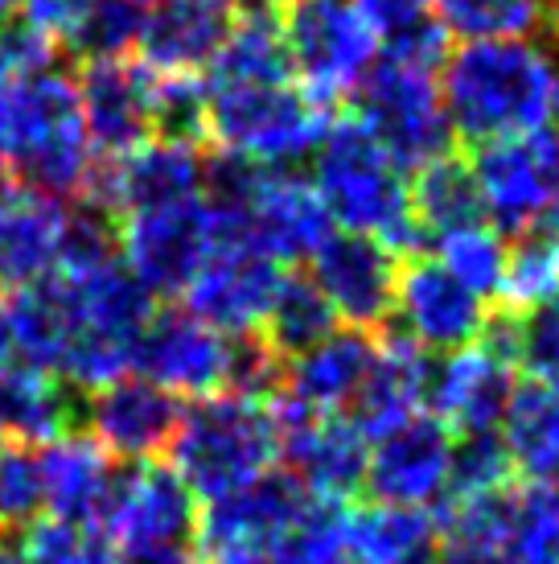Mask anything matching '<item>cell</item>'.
Returning a JSON list of instances; mask_svg holds the SVG:
<instances>
[{
  "label": "cell",
  "instance_id": "6da1fadb",
  "mask_svg": "<svg viewBox=\"0 0 559 564\" xmlns=\"http://www.w3.org/2000/svg\"><path fill=\"white\" fill-rule=\"evenodd\" d=\"M436 83L452 137L473 149L544 132L556 116V66L544 46L523 37L465 42L445 54Z\"/></svg>",
  "mask_w": 559,
  "mask_h": 564
},
{
  "label": "cell",
  "instance_id": "7a4b0ae2",
  "mask_svg": "<svg viewBox=\"0 0 559 564\" xmlns=\"http://www.w3.org/2000/svg\"><path fill=\"white\" fill-rule=\"evenodd\" d=\"M99 165L83 124L78 79L58 63L17 75L0 91V177L75 203Z\"/></svg>",
  "mask_w": 559,
  "mask_h": 564
},
{
  "label": "cell",
  "instance_id": "3957f363",
  "mask_svg": "<svg viewBox=\"0 0 559 564\" xmlns=\"http://www.w3.org/2000/svg\"><path fill=\"white\" fill-rule=\"evenodd\" d=\"M313 186L326 203L333 227L383 239L399 256H419L428 248L412 219L407 173L383 153L358 116L333 120L321 144L313 149Z\"/></svg>",
  "mask_w": 559,
  "mask_h": 564
},
{
  "label": "cell",
  "instance_id": "277c9868",
  "mask_svg": "<svg viewBox=\"0 0 559 564\" xmlns=\"http://www.w3.org/2000/svg\"><path fill=\"white\" fill-rule=\"evenodd\" d=\"M276 457L280 429L272 400L234 392L202 395L182 408V424L169 445V466L206 502L267 474Z\"/></svg>",
  "mask_w": 559,
  "mask_h": 564
},
{
  "label": "cell",
  "instance_id": "5b68a950",
  "mask_svg": "<svg viewBox=\"0 0 559 564\" xmlns=\"http://www.w3.org/2000/svg\"><path fill=\"white\" fill-rule=\"evenodd\" d=\"M333 111L296 83H210L206 141L264 170H293L313 158Z\"/></svg>",
  "mask_w": 559,
  "mask_h": 564
},
{
  "label": "cell",
  "instance_id": "8992f818",
  "mask_svg": "<svg viewBox=\"0 0 559 564\" xmlns=\"http://www.w3.org/2000/svg\"><path fill=\"white\" fill-rule=\"evenodd\" d=\"M350 99L354 116L404 173L424 170L428 161L457 149L436 70L383 58L362 75Z\"/></svg>",
  "mask_w": 559,
  "mask_h": 564
},
{
  "label": "cell",
  "instance_id": "52a82bcc",
  "mask_svg": "<svg viewBox=\"0 0 559 564\" xmlns=\"http://www.w3.org/2000/svg\"><path fill=\"white\" fill-rule=\"evenodd\" d=\"M280 33L293 63V79L333 108L350 99L379 58V37L354 0H280Z\"/></svg>",
  "mask_w": 559,
  "mask_h": 564
},
{
  "label": "cell",
  "instance_id": "ba28073f",
  "mask_svg": "<svg viewBox=\"0 0 559 564\" xmlns=\"http://www.w3.org/2000/svg\"><path fill=\"white\" fill-rule=\"evenodd\" d=\"M95 535L111 549H202V507L165 462H120Z\"/></svg>",
  "mask_w": 559,
  "mask_h": 564
},
{
  "label": "cell",
  "instance_id": "9c48e42d",
  "mask_svg": "<svg viewBox=\"0 0 559 564\" xmlns=\"http://www.w3.org/2000/svg\"><path fill=\"white\" fill-rule=\"evenodd\" d=\"M469 165L482 186L485 223L502 236H527L530 227L559 219V144L551 128L478 144Z\"/></svg>",
  "mask_w": 559,
  "mask_h": 564
},
{
  "label": "cell",
  "instance_id": "30bf717a",
  "mask_svg": "<svg viewBox=\"0 0 559 564\" xmlns=\"http://www.w3.org/2000/svg\"><path fill=\"white\" fill-rule=\"evenodd\" d=\"M215 248L218 231L206 198L120 219V260L153 297H182Z\"/></svg>",
  "mask_w": 559,
  "mask_h": 564
},
{
  "label": "cell",
  "instance_id": "8fae6325",
  "mask_svg": "<svg viewBox=\"0 0 559 564\" xmlns=\"http://www.w3.org/2000/svg\"><path fill=\"white\" fill-rule=\"evenodd\" d=\"M280 429L284 470L309 490L313 499L350 502L366 482L371 441L358 433L346 412H309L288 395L272 400Z\"/></svg>",
  "mask_w": 559,
  "mask_h": 564
},
{
  "label": "cell",
  "instance_id": "7c38bea8",
  "mask_svg": "<svg viewBox=\"0 0 559 564\" xmlns=\"http://www.w3.org/2000/svg\"><path fill=\"white\" fill-rule=\"evenodd\" d=\"M490 305L461 284L436 256H407L395 293V326L428 355H452L482 343Z\"/></svg>",
  "mask_w": 559,
  "mask_h": 564
},
{
  "label": "cell",
  "instance_id": "4fadbf2b",
  "mask_svg": "<svg viewBox=\"0 0 559 564\" xmlns=\"http://www.w3.org/2000/svg\"><path fill=\"white\" fill-rule=\"evenodd\" d=\"M404 256L362 231H333L309 260V276L326 293L333 314L358 329H387L395 317Z\"/></svg>",
  "mask_w": 559,
  "mask_h": 564
},
{
  "label": "cell",
  "instance_id": "5bb4252c",
  "mask_svg": "<svg viewBox=\"0 0 559 564\" xmlns=\"http://www.w3.org/2000/svg\"><path fill=\"white\" fill-rule=\"evenodd\" d=\"M227 362H231V334L206 326L189 310L165 305L153 310L140 334L132 371L161 383L177 400H202L227 388Z\"/></svg>",
  "mask_w": 559,
  "mask_h": 564
},
{
  "label": "cell",
  "instance_id": "9a60e30c",
  "mask_svg": "<svg viewBox=\"0 0 559 564\" xmlns=\"http://www.w3.org/2000/svg\"><path fill=\"white\" fill-rule=\"evenodd\" d=\"M182 400L144 376H120L83 395V433H91L116 462H161L169 454Z\"/></svg>",
  "mask_w": 559,
  "mask_h": 564
},
{
  "label": "cell",
  "instance_id": "2e32d148",
  "mask_svg": "<svg viewBox=\"0 0 559 564\" xmlns=\"http://www.w3.org/2000/svg\"><path fill=\"white\" fill-rule=\"evenodd\" d=\"M452 445L457 433L449 424L432 412H416L412 421L374 441L362 490L371 502L387 507H428L449 490Z\"/></svg>",
  "mask_w": 559,
  "mask_h": 564
},
{
  "label": "cell",
  "instance_id": "e0dca14e",
  "mask_svg": "<svg viewBox=\"0 0 559 564\" xmlns=\"http://www.w3.org/2000/svg\"><path fill=\"white\" fill-rule=\"evenodd\" d=\"M284 281V264L255 243H222L206 256L186 284V310L222 334H251L267 317V305Z\"/></svg>",
  "mask_w": 559,
  "mask_h": 564
},
{
  "label": "cell",
  "instance_id": "ac0fdd59",
  "mask_svg": "<svg viewBox=\"0 0 559 564\" xmlns=\"http://www.w3.org/2000/svg\"><path fill=\"white\" fill-rule=\"evenodd\" d=\"M75 79L95 158L116 161L153 141V70L140 58H91Z\"/></svg>",
  "mask_w": 559,
  "mask_h": 564
},
{
  "label": "cell",
  "instance_id": "d6986e66",
  "mask_svg": "<svg viewBox=\"0 0 559 564\" xmlns=\"http://www.w3.org/2000/svg\"><path fill=\"white\" fill-rule=\"evenodd\" d=\"M313 507V495L296 482L288 470H272L251 478L222 499L206 502L202 535L198 544L206 549H255L272 552L305 519Z\"/></svg>",
  "mask_w": 559,
  "mask_h": 564
},
{
  "label": "cell",
  "instance_id": "ffe728a7",
  "mask_svg": "<svg viewBox=\"0 0 559 564\" xmlns=\"http://www.w3.org/2000/svg\"><path fill=\"white\" fill-rule=\"evenodd\" d=\"M251 243L280 264H305L338 227L313 177L296 170H260L248 203Z\"/></svg>",
  "mask_w": 559,
  "mask_h": 564
},
{
  "label": "cell",
  "instance_id": "44dd1931",
  "mask_svg": "<svg viewBox=\"0 0 559 564\" xmlns=\"http://www.w3.org/2000/svg\"><path fill=\"white\" fill-rule=\"evenodd\" d=\"M514 392V362L497 359L482 343L432 359L424 404L449 424L457 437L497 433Z\"/></svg>",
  "mask_w": 559,
  "mask_h": 564
},
{
  "label": "cell",
  "instance_id": "7402d4cb",
  "mask_svg": "<svg viewBox=\"0 0 559 564\" xmlns=\"http://www.w3.org/2000/svg\"><path fill=\"white\" fill-rule=\"evenodd\" d=\"M70 203L0 177V297L58 272Z\"/></svg>",
  "mask_w": 559,
  "mask_h": 564
},
{
  "label": "cell",
  "instance_id": "603a6c76",
  "mask_svg": "<svg viewBox=\"0 0 559 564\" xmlns=\"http://www.w3.org/2000/svg\"><path fill=\"white\" fill-rule=\"evenodd\" d=\"M234 17L239 0H156L140 33V63L156 75H198L215 63Z\"/></svg>",
  "mask_w": 559,
  "mask_h": 564
},
{
  "label": "cell",
  "instance_id": "cb8c5ba5",
  "mask_svg": "<svg viewBox=\"0 0 559 564\" xmlns=\"http://www.w3.org/2000/svg\"><path fill=\"white\" fill-rule=\"evenodd\" d=\"M37 457H42V482H46V516L95 535L120 462L83 429L37 445Z\"/></svg>",
  "mask_w": 559,
  "mask_h": 564
},
{
  "label": "cell",
  "instance_id": "d4e9b609",
  "mask_svg": "<svg viewBox=\"0 0 559 564\" xmlns=\"http://www.w3.org/2000/svg\"><path fill=\"white\" fill-rule=\"evenodd\" d=\"M428 371H432V355L419 350L404 329H379V359L366 383L358 388L354 404L346 408L350 424L366 441H379L383 433L412 421L416 412H424Z\"/></svg>",
  "mask_w": 559,
  "mask_h": 564
},
{
  "label": "cell",
  "instance_id": "484cf974",
  "mask_svg": "<svg viewBox=\"0 0 559 564\" xmlns=\"http://www.w3.org/2000/svg\"><path fill=\"white\" fill-rule=\"evenodd\" d=\"M374 359H379L374 329H333L305 355L288 359V376H284L280 395H288L293 404L309 408V412H346L354 404L358 388L371 376Z\"/></svg>",
  "mask_w": 559,
  "mask_h": 564
},
{
  "label": "cell",
  "instance_id": "4316f807",
  "mask_svg": "<svg viewBox=\"0 0 559 564\" xmlns=\"http://www.w3.org/2000/svg\"><path fill=\"white\" fill-rule=\"evenodd\" d=\"M83 395L66 379L33 371L21 362H0V441H46L83 429Z\"/></svg>",
  "mask_w": 559,
  "mask_h": 564
},
{
  "label": "cell",
  "instance_id": "83f0119b",
  "mask_svg": "<svg viewBox=\"0 0 559 564\" xmlns=\"http://www.w3.org/2000/svg\"><path fill=\"white\" fill-rule=\"evenodd\" d=\"M445 544L440 519L428 507H387L366 502L346 511V552L350 564H436Z\"/></svg>",
  "mask_w": 559,
  "mask_h": 564
},
{
  "label": "cell",
  "instance_id": "f1b7e54d",
  "mask_svg": "<svg viewBox=\"0 0 559 564\" xmlns=\"http://www.w3.org/2000/svg\"><path fill=\"white\" fill-rule=\"evenodd\" d=\"M497 437L523 478L551 482V474L559 470V383L535 376L514 379Z\"/></svg>",
  "mask_w": 559,
  "mask_h": 564
},
{
  "label": "cell",
  "instance_id": "f546056e",
  "mask_svg": "<svg viewBox=\"0 0 559 564\" xmlns=\"http://www.w3.org/2000/svg\"><path fill=\"white\" fill-rule=\"evenodd\" d=\"M407 203H412V219L424 231V239H445L452 231H461V227L485 223L478 173H473L469 158H461L457 149L412 173Z\"/></svg>",
  "mask_w": 559,
  "mask_h": 564
},
{
  "label": "cell",
  "instance_id": "4dcf8cb0",
  "mask_svg": "<svg viewBox=\"0 0 559 564\" xmlns=\"http://www.w3.org/2000/svg\"><path fill=\"white\" fill-rule=\"evenodd\" d=\"M210 83H293L276 4H239L231 33L210 63Z\"/></svg>",
  "mask_w": 559,
  "mask_h": 564
},
{
  "label": "cell",
  "instance_id": "1f68e13d",
  "mask_svg": "<svg viewBox=\"0 0 559 564\" xmlns=\"http://www.w3.org/2000/svg\"><path fill=\"white\" fill-rule=\"evenodd\" d=\"M333 329H338V314H333V305L326 301V293L317 289V281H313L305 268L284 272L276 297L267 305V317L260 322L264 343L288 362L296 355H305L309 346H317L321 338H329Z\"/></svg>",
  "mask_w": 559,
  "mask_h": 564
},
{
  "label": "cell",
  "instance_id": "d6a6232c",
  "mask_svg": "<svg viewBox=\"0 0 559 564\" xmlns=\"http://www.w3.org/2000/svg\"><path fill=\"white\" fill-rule=\"evenodd\" d=\"M440 25L461 42H502V37H551L559 9L544 0H432Z\"/></svg>",
  "mask_w": 559,
  "mask_h": 564
},
{
  "label": "cell",
  "instance_id": "836d02e7",
  "mask_svg": "<svg viewBox=\"0 0 559 564\" xmlns=\"http://www.w3.org/2000/svg\"><path fill=\"white\" fill-rule=\"evenodd\" d=\"M354 4L371 21L387 58L440 70L449 54V30L440 25L432 0H354Z\"/></svg>",
  "mask_w": 559,
  "mask_h": 564
},
{
  "label": "cell",
  "instance_id": "e575fe53",
  "mask_svg": "<svg viewBox=\"0 0 559 564\" xmlns=\"http://www.w3.org/2000/svg\"><path fill=\"white\" fill-rule=\"evenodd\" d=\"M551 297H559V223H539L527 236H514L497 305L523 314Z\"/></svg>",
  "mask_w": 559,
  "mask_h": 564
},
{
  "label": "cell",
  "instance_id": "d590c367",
  "mask_svg": "<svg viewBox=\"0 0 559 564\" xmlns=\"http://www.w3.org/2000/svg\"><path fill=\"white\" fill-rule=\"evenodd\" d=\"M502 549L514 564H559V495L551 482L514 486Z\"/></svg>",
  "mask_w": 559,
  "mask_h": 564
},
{
  "label": "cell",
  "instance_id": "8d00e7d4",
  "mask_svg": "<svg viewBox=\"0 0 559 564\" xmlns=\"http://www.w3.org/2000/svg\"><path fill=\"white\" fill-rule=\"evenodd\" d=\"M506 251H511L506 236H502L497 227H490V223L461 227V231H452V236L436 239V260L485 301L502 293V281H506Z\"/></svg>",
  "mask_w": 559,
  "mask_h": 564
},
{
  "label": "cell",
  "instance_id": "74e56055",
  "mask_svg": "<svg viewBox=\"0 0 559 564\" xmlns=\"http://www.w3.org/2000/svg\"><path fill=\"white\" fill-rule=\"evenodd\" d=\"M46 519L42 457L30 441H0V535Z\"/></svg>",
  "mask_w": 559,
  "mask_h": 564
},
{
  "label": "cell",
  "instance_id": "f35d334b",
  "mask_svg": "<svg viewBox=\"0 0 559 564\" xmlns=\"http://www.w3.org/2000/svg\"><path fill=\"white\" fill-rule=\"evenodd\" d=\"M346 502L313 499L305 519L267 552V564H350L346 552Z\"/></svg>",
  "mask_w": 559,
  "mask_h": 564
},
{
  "label": "cell",
  "instance_id": "ab89813d",
  "mask_svg": "<svg viewBox=\"0 0 559 564\" xmlns=\"http://www.w3.org/2000/svg\"><path fill=\"white\" fill-rule=\"evenodd\" d=\"M518 482L511 454L497 433H469L457 437L452 445V470H449V490L445 499L457 495H485V490H502V486Z\"/></svg>",
  "mask_w": 559,
  "mask_h": 564
},
{
  "label": "cell",
  "instance_id": "60d3db41",
  "mask_svg": "<svg viewBox=\"0 0 559 564\" xmlns=\"http://www.w3.org/2000/svg\"><path fill=\"white\" fill-rule=\"evenodd\" d=\"M87 549H91V532L46 516L21 532L0 535V564H83Z\"/></svg>",
  "mask_w": 559,
  "mask_h": 564
},
{
  "label": "cell",
  "instance_id": "b9f144b4",
  "mask_svg": "<svg viewBox=\"0 0 559 564\" xmlns=\"http://www.w3.org/2000/svg\"><path fill=\"white\" fill-rule=\"evenodd\" d=\"M514 317V362H523L535 379L559 383V297Z\"/></svg>",
  "mask_w": 559,
  "mask_h": 564
},
{
  "label": "cell",
  "instance_id": "7bdbcfd3",
  "mask_svg": "<svg viewBox=\"0 0 559 564\" xmlns=\"http://www.w3.org/2000/svg\"><path fill=\"white\" fill-rule=\"evenodd\" d=\"M95 0H21V21H30L33 30H42L54 42H66L78 17L91 9Z\"/></svg>",
  "mask_w": 559,
  "mask_h": 564
},
{
  "label": "cell",
  "instance_id": "ee69618b",
  "mask_svg": "<svg viewBox=\"0 0 559 564\" xmlns=\"http://www.w3.org/2000/svg\"><path fill=\"white\" fill-rule=\"evenodd\" d=\"M436 564H514L511 552L497 544H469V540H445Z\"/></svg>",
  "mask_w": 559,
  "mask_h": 564
},
{
  "label": "cell",
  "instance_id": "f6af8a7d",
  "mask_svg": "<svg viewBox=\"0 0 559 564\" xmlns=\"http://www.w3.org/2000/svg\"><path fill=\"white\" fill-rule=\"evenodd\" d=\"M83 564H120V561H116V549H111L103 535H91V549H87V561Z\"/></svg>",
  "mask_w": 559,
  "mask_h": 564
},
{
  "label": "cell",
  "instance_id": "bcb514c9",
  "mask_svg": "<svg viewBox=\"0 0 559 564\" xmlns=\"http://www.w3.org/2000/svg\"><path fill=\"white\" fill-rule=\"evenodd\" d=\"M17 9H21V0H0V21H4V17H13Z\"/></svg>",
  "mask_w": 559,
  "mask_h": 564
},
{
  "label": "cell",
  "instance_id": "7dc6e473",
  "mask_svg": "<svg viewBox=\"0 0 559 564\" xmlns=\"http://www.w3.org/2000/svg\"><path fill=\"white\" fill-rule=\"evenodd\" d=\"M243 4H280V0H243Z\"/></svg>",
  "mask_w": 559,
  "mask_h": 564
},
{
  "label": "cell",
  "instance_id": "c3c4849f",
  "mask_svg": "<svg viewBox=\"0 0 559 564\" xmlns=\"http://www.w3.org/2000/svg\"><path fill=\"white\" fill-rule=\"evenodd\" d=\"M551 486H556V495H559V470H556V474H551Z\"/></svg>",
  "mask_w": 559,
  "mask_h": 564
},
{
  "label": "cell",
  "instance_id": "681fc988",
  "mask_svg": "<svg viewBox=\"0 0 559 564\" xmlns=\"http://www.w3.org/2000/svg\"><path fill=\"white\" fill-rule=\"evenodd\" d=\"M544 4H551V9H559V0H544Z\"/></svg>",
  "mask_w": 559,
  "mask_h": 564
}]
</instances>
